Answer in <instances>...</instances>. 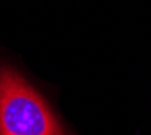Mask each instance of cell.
Returning a JSON list of instances; mask_svg holds the SVG:
<instances>
[{"instance_id": "obj_1", "label": "cell", "mask_w": 151, "mask_h": 135, "mask_svg": "<svg viewBox=\"0 0 151 135\" xmlns=\"http://www.w3.org/2000/svg\"><path fill=\"white\" fill-rule=\"evenodd\" d=\"M0 135H66L45 99L8 66L0 68Z\"/></svg>"}]
</instances>
